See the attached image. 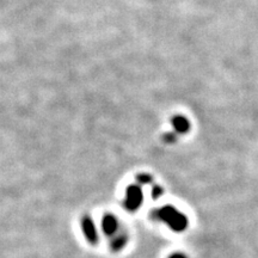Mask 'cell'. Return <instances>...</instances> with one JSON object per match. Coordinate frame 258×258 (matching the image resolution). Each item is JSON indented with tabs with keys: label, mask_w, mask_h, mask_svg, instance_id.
I'll list each match as a JSON object with an SVG mask.
<instances>
[{
	"label": "cell",
	"mask_w": 258,
	"mask_h": 258,
	"mask_svg": "<svg viewBox=\"0 0 258 258\" xmlns=\"http://www.w3.org/2000/svg\"><path fill=\"white\" fill-rule=\"evenodd\" d=\"M154 218L170 227L173 232H183L188 227V218L172 206H165L154 212Z\"/></svg>",
	"instance_id": "obj_1"
},
{
	"label": "cell",
	"mask_w": 258,
	"mask_h": 258,
	"mask_svg": "<svg viewBox=\"0 0 258 258\" xmlns=\"http://www.w3.org/2000/svg\"><path fill=\"white\" fill-rule=\"evenodd\" d=\"M144 201V194L140 186L132 185L125 191V199L123 202L124 208L128 212H135L140 208Z\"/></svg>",
	"instance_id": "obj_2"
},
{
	"label": "cell",
	"mask_w": 258,
	"mask_h": 258,
	"mask_svg": "<svg viewBox=\"0 0 258 258\" xmlns=\"http://www.w3.org/2000/svg\"><path fill=\"white\" fill-rule=\"evenodd\" d=\"M82 232L88 243L91 245L98 244V231H97L95 221H93V219L90 215H84L82 219Z\"/></svg>",
	"instance_id": "obj_3"
},
{
	"label": "cell",
	"mask_w": 258,
	"mask_h": 258,
	"mask_svg": "<svg viewBox=\"0 0 258 258\" xmlns=\"http://www.w3.org/2000/svg\"><path fill=\"white\" fill-rule=\"evenodd\" d=\"M102 231L104 232V234L106 235H115L118 232V221L117 218L115 215L108 214L103 215L102 218Z\"/></svg>",
	"instance_id": "obj_4"
},
{
	"label": "cell",
	"mask_w": 258,
	"mask_h": 258,
	"mask_svg": "<svg viewBox=\"0 0 258 258\" xmlns=\"http://www.w3.org/2000/svg\"><path fill=\"white\" fill-rule=\"evenodd\" d=\"M128 243V235L125 233H116L110 241V247L112 251L117 252V251H121L124 249V246Z\"/></svg>",
	"instance_id": "obj_5"
},
{
	"label": "cell",
	"mask_w": 258,
	"mask_h": 258,
	"mask_svg": "<svg viewBox=\"0 0 258 258\" xmlns=\"http://www.w3.org/2000/svg\"><path fill=\"white\" fill-rule=\"evenodd\" d=\"M175 125H176V128L178 129L179 132H185L186 129H188V122H186L184 118H182V117H177L176 120H175Z\"/></svg>",
	"instance_id": "obj_6"
},
{
	"label": "cell",
	"mask_w": 258,
	"mask_h": 258,
	"mask_svg": "<svg viewBox=\"0 0 258 258\" xmlns=\"http://www.w3.org/2000/svg\"><path fill=\"white\" fill-rule=\"evenodd\" d=\"M163 189H160L159 186H154V189L152 190V198L153 199H158L159 196L163 195Z\"/></svg>",
	"instance_id": "obj_7"
},
{
	"label": "cell",
	"mask_w": 258,
	"mask_h": 258,
	"mask_svg": "<svg viewBox=\"0 0 258 258\" xmlns=\"http://www.w3.org/2000/svg\"><path fill=\"white\" fill-rule=\"evenodd\" d=\"M169 258H188V257H186L184 253H180V252H176V253L171 254V256H170Z\"/></svg>",
	"instance_id": "obj_8"
}]
</instances>
